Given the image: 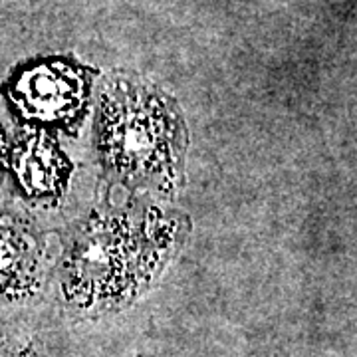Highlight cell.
<instances>
[{
  "label": "cell",
  "instance_id": "7a4b0ae2",
  "mask_svg": "<svg viewBox=\"0 0 357 357\" xmlns=\"http://www.w3.org/2000/svg\"><path fill=\"white\" fill-rule=\"evenodd\" d=\"M74 93V86L70 82H66L60 76L54 74H44L36 77L34 82V93L30 96V100L34 103V107L42 109L44 114H54L66 107V103L70 102Z\"/></svg>",
  "mask_w": 357,
  "mask_h": 357
},
{
  "label": "cell",
  "instance_id": "6da1fadb",
  "mask_svg": "<svg viewBox=\"0 0 357 357\" xmlns=\"http://www.w3.org/2000/svg\"><path fill=\"white\" fill-rule=\"evenodd\" d=\"M157 126L163 123L155 112L139 105L126 107L121 119L112 131L115 155H119L126 163L131 161L135 165L155 161L159 155V145L163 141V131Z\"/></svg>",
  "mask_w": 357,
  "mask_h": 357
}]
</instances>
